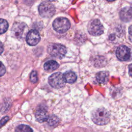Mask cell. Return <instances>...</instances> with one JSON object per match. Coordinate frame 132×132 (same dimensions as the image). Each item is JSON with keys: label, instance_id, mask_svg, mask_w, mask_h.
<instances>
[{"label": "cell", "instance_id": "1", "mask_svg": "<svg viewBox=\"0 0 132 132\" xmlns=\"http://www.w3.org/2000/svg\"><path fill=\"white\" fill-rule=\"evenodd\" d=\"M115 132H132V109H121L116 117Z\"/></svg>", "mask_w": 132, "mask_h": 132}, {"label": "cell", "instance_id": "2", "mask_svg": "<svg viewBox=\"0 0 132 132\" xmlns=\"http://www.w3.org/2000/svg\"><path fill=\"white\" fill-rule=\"evenodd\" d=\"M91 120L96 125H104L108 124L110 120L109 111L104 107L94 109L91 113Z\"/></svg>", "mask_w": 132, "mask_h": 132}, {"label": "cell", "instance_id": "3", "mask_svg": "<svg viewBox=\"0 0 132 132\" xmlns=\"http://www.w3.org/2000/svg\"><path fill=\"white\" fill-rule=\"evenodd\" d=\"M28 32V28L24 23H15L11 28V35L18 39H23Z\"/></svg>", "mask_w": 132, "mask_h": 132}, {"label": "cell", "instance_id": "4", "mask_svg": "<svg viewBox=\"0 0 132 132\" xmlns=\"http://www.w3.org/2000/svg\"><path fill=\"white\" fill-rule=\"evenodd\" d=\"M47 52L52 56L58 58H62L67 53L66 47L60 44L51 43L47 47Z\"/></svg>", "mask_w": 132, "mask_h": 132}, {"label": "cell", "instance_id": "5", "mask_svg": "<svg viewBox=\"0 0 132 132\" xmlns=\"http://www.w3.org/2000/svg\"><path fill=\"white\" fill-rule=\"evenodd\" d=\"M48 83L51 87L56 89L62 88L65 86V81L63 74L60 72L53 73L48 77Z\"/></svg>", "mask_w": 132, "mask_h": 132}, {"label": "cell", "instance_id": "6", "mask_svg": "<svg viewBox=\"0 0 132 132\" xmlns=\"http://www.w3.org/2000/svg\"><path fill=\"white\" fill-rule=\"evenodd\" d=\"M53 27L54 30L57 32L59 33H64L70 28V23L65 18H58L54 21Z\"/></svg>", "mask_w": 132, "mask_h": 132}, {"label": "cell", "instance_id": "7", "mask_svg": "<svg viewBox=\"0 0 132 132\" xmlns=\"http://www.w3.org/2000/svg\"><path fill=\"white\" fill-rule=\"evenodd\" d=\"M38 10L40 15L46 18H51L55 13V8L54 5L46 2L41 3L39 6Z\"/></svg>", "mask_w": 132, "mask_h": 132}, {"label": "cell", "instance_id": "8", "mask_svg": "<svg viewBox=\"0 0 132 132\" xmlns=\"http://www.w3.org/2000/svg\"><path fill=\"white\" fill-rule=\"evenodd\" d=\"M88 30L89 33L92 36H99L104 32V27L100 21L97 19H95L89 23L88 25Z\"/></svg>", "mask_w": 132, "mask_h": 132}, {"label": "cell", "instance_id": "9", "mask_svg": "<svg viewBox=\"0 0 132 132\" xmlns=\"http://www.w3.org/2000/svg\"><path fill=\"white\" fill-rule=\"evenodd\" d=\"M117 58L121 61H126L130 58V50L126 46L121 45L119 46L116 52Z\"/></svg>", "mask_w": 132, "mask_h": 132}, {"label": "cell", "instance_id": "10", "mask_svg": "<svg viewBox=\"0 0 132 132\" xmlns=\"http://www.w3.org/2000/svg\"><path fill=\"white\" fill-rule=\"evenodd\" d=\"M40 40V36L39 33L35 29H32L29 31L26 37V42L31 46H34L37 44Z\"/></svg>", "mask_w": 132, "mask_h": 132}, {"label": "cell", "instance_id": "11", "mask_svg": "<svg viewBox=\"0 0 132 132\" xmlns=\"http://www.w3.org/2000/svg\"><path fill=\"white\" fill-rule=\"evenodd\" d=\"M120 18L125 22H129L132 20V10L130 7H125L120 12Z\"/></svg>", "mask_w": 132, "mask_h": 132}, {"label": "cell", "instance_id": "12", "mask_svg": "<svg viewBox=\"0 0 132 132\" xmlns=\"http://www.w3.org/2000/svg\"><path fill=\"white\" fill-rule=\"evenodd\" d=\"M35 118L38 122L42 123L47 120L48 116L46 110L44 108H40L36 111Z\"/></svg>", "mask_w": 132, "mask_h": 132}, {"label": "cell", "instance_id": "13", "mask_svg": "<svg viewBox=\"0 0 132 132\" xmlns=\"http://www.w3.org/2000/svg\"><path fill=\"white\" fill-rule=\"evenodd\" d=\"M59 65L58 63L55 60H49L46 62L44 64V69L47 72H52L56 70Z\"/></svg>", "mask_w": 132, "mask_h": 132}, {"label": "cell", "instance_id": "14", "mask_svg": "<svg viewBox=\"0 0 132 132\" xmlns=\"http://www.w3.org/2000/svg\"><path fill=\"white\" fill-rule=\"evenodd\" d=\"M108 78L109 74L107 72L101 71L96 75V79L100 84H106L108 81Z\"/></svg>", "mask_w": 132, "mask_h": 132}, {"label": "cell", "instance_id": "15", "mask_svg": "<svg viewBox=\"0 0 132 132\" xmlns=\"http://www.w3.org/2000/svg\"><path fill=\"white\" fill-rule=\"evenodd\" d=\"M64 78L66 82L69 84L74 83L77 79L75 73L72 71H67L63 74Z\"/></svg>", "mask_w": 132, "mask_h": 132}, {"label": "cell", "instance_id": "16", "mask_svg": "<svg viewBox=\"0 0 132 132\" xmlns=\"http://www.w3.org/2000/svg\"><path fill=\"white\" fill-rule=\"evenodd\" d=\"M15 132H33L31 128L28 125L21 124L18 125L15 129Z\"/></svg>", "mask_w": 132, "mask_h": 132}, {"label": "cell", "instance_id": "17", "mask_svg": "<svg viewBox=\"0 0 132 132\" xmlns=\"http://www.w3.org/2000/svg\"><path fill=\"white\" fill-rule=\"evenodd\" d=\"M48 125L51 126H56L59 122V118L55 115H51L48 116L47 120L46 121Z\"/></svg>", "mask_w": 132, "mask_h": 132}, {"label": "cell", "instance_id": "18", "mask_svg": "<svg viewBox=\"0 0 132 132\" xmlns=\"http://www.w3.org/2000/svg\"><path fill=\"white\" fill-rule=\"evenodd\" d=\"M8 24L6 20L0 19V34L5 33L8 29Z\"/></svg>", "mask_w": 132, "mask_h": 132}, {"label": "cell", "instance_id": "19", "mask_svg": "<svg viewBox=\"0 0 132 132\" xmlns=\"http://www.w3.org/2000/svg\"><path fill=\"white\" fill-rule=\"evenodd\" d=\"M30 80L32 83H36L38 81L37 72L36 71H33L30 76Z\"/></svg>", "mask_w": 132, "mask_h": 132}, {"label": "cell", "instance_id": "20", "mask_svg": "<svg viewBox=\"0 0 132 132\" xmlns=\"http://www.w3.org/2000/svg\"><path fill=\"white\" fill-rule=\"evenodd\" d=\"M6 72V68L4 65L0 61V77L4 75Z\"/></svg>", "mask_w": 132, "mask_h": 132}, {"label": "cell", "instance_id": "21", "mask_svg": "<svg viewBox=\"0 0 132 132\" xmlns=\"http://www.w3.org/2000/svg\"><path fill=\"white\" fill-rule=\"evenodd\" d=\"M9 119V118L8 116H6L4 117L2 120L0 121V127L3 126Z\"/></svg>", "mask_w": 132, "mask_h": 132}, {"label": "cell", "instance_id": "22", "mask_svg": "<svg viewBox=\"0 0 132 132\" xmlns=\"http://www.w3.org/2000/svg\"><path fill=\"white\" fill-rule=\"evenodd\" d=\"M128 32H129V40L132 42V25L130 26L128 29Z\"/></svg>", "mask_w": 132, "mask_h": 132}, {"label": "cell", "instance_id": "23", "mask_svg": "<svg viewBox=\"0 0 132 132\" xmlns=\"http://www.w3.org/2000/svg\"><path fill=\"white\" fill-rule=\"evenodd\" d=\"M128 73L129 75L132 77V64H130L128 67Z\"/></svg>", "mask_w": 132, "mask_h": 132}, {"label": "cell", "instance_id": "24", "mask_svg": "<svg viewBox=\"0 0 132 132\" xmlns=\"http://www.w3.org/2000/svg\"><path fill=\"white\" fill-rule=\"evenodd\" d=\"M3 51H4V47H3V45L2 43L0 42V55L3 53Z\"/></svg>", "mask_w": 132, "mask_h": 132}, {"label": "cell", "instance_id": "25", "mask_svg": "<svg viewBox=\"0 0 132 132\" xmlns=\"http://www.w3.org/2000/svg\"><path fill=\"white\" fill-rule=\"evenodd\" d=\"M47 1L50 2H53V1H56V0H47Z\"/></svg>", "mask_w": 132, "mask_h": 132}, {"label": "cell", "instance_id": "26", "mask_svg": "<svg viewBox=\"0 0 132 132\" xmlns=\"http://www.w3.org/2000/svg\"><path fill=\"white\" fill-rule=\"evenodd\" d=\"M107 1H108V2H112V1H114L115 0H107Z\"/></svg>", "mask_w": 132, "mask_h": 132}, {"label": "cell", "instance_id": "27", "mask_svg": "<svg viewBox=\"0 0 132 132\" xmlns=\"http://www.w3.org/2000/svg\"><path fill=\"white\" fill-rule=\"evenodd\" d=\"M130 8H131V10H132V3H131V7H130Z\"/></svg>", "mask_w": 132, "mask_h": 132}]
</instances>
